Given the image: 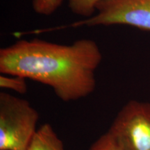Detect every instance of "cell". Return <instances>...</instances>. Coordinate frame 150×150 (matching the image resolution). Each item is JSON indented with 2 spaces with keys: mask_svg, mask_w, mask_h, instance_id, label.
Masks as SVG:
<instances>
[{
  "mask_svg": "<svg viewBox=\"0 0 150 150\" xmlns=\"http://www.w3.org/2000/svg\"><path fill=\"white\" fill-rule=\"evenodd\" d=\"M27 150H65L63 142L48 123L38 129Z\"/></svg>",
  "mask_w": 150,
  "mask_h": 150,
  "instance_id": "5b68a950",
  "label": "cell"
},
{
  "mask_svg": "<svg viewBox=\"0 0 150 150\" xmlns=\"http://www.w3.org/2000/svg\"><path fill=\"white\" fill-rule=\"evenodd\" d=\"M102 60L99 45L91 39L71 45L20 40L0 50V72L50 86L62 101L71 102L93 93L95 71Z\"/></svg>",
  "mask_w": 150,
  "mask_h": 150,
  "instance_id": "6da1fadb",
  "label": "cell"
},
{
  "mask_svg": "<svg viewBox=\"0 0 150 150\" xmlns=\"http://www.w3.org/2000/svg\"><path fill=\"white\" fill-rule=\"evenodd\" d=\"M26 79V78L18 75H1L0 87L4 89L11 90L20 94H25L28 89Z\"/></svg>",
  "mask_w": 150,
  "mask_h": 150,
  "instance_id": "52a82bcc",
  "label": "cell"
},
{
  "mask_svg": "<svg viewBox=\"0 0 150 150\" xmlns=\"http://www.w3.org/2000/svg\"><path fill=\"white\" fill-rule=\"evenodd\" d=\"M38 119L27 99L0 93V150H27Z\"/></svg>",
  "mask_w": 150,
  "mask_h": 150,
  "instance_id": "7a4b0ae2",
  "label": "cell"
},
{
  "mask_svg": "<svg viewBox=\"0 0 150 150\" xmlns=\"http://www.w3.org/2000/svg\"><path fill=\"white\" fill-rule=\"evenodd\" d=\"M89 150H124L110 133L103 134L91 145Z\"/></svg>",
  "mask_w": 150,
  "mask_h": 150,
  "instance_id": "9c48e42d",
  "label": "cell"
},
{
  "mask_svg": "<svg viewBox=\"0 0 150 150\" xmlns=\"http://www.w3.org/2000/svg\"><path fill=\"white\" fill-rule=\"evenodd\" d=\"M108 131L124 150H150V103L129 101Z\"/></svg>",
  "mask_w": 150,
  "mask_h": 150,
  "instance_id": "3957f363",
  "label": "cell"
},
{
  "mask_svg": "<svg viewBox=\"0 0 150 150\" xmlns=\"http://www.w3.org/2000/svg\"><path fill=\"white\" fill-rule=\"evenodd\" d=\"M63 0H32L33 11L41 16H50L55 13Z\"/></svg>",
  "mask_w": 150,
  "mask_h": 150,
  "instance_id": "ba28073f",
  "label": "cell"
},
{
  "mask_svg": "<svg viewBox=\"0 0 150 150\" xmlns=\"http://www.w3.org/2000/svg\"><path fill=\"white\" fill-rule=\"evenodd\" d=\"M97 13L66 26L79 27L124 24L150 31V0H100Z\"/></svg>",
  "mask_w": 150,
  "mask_h": 150,
  "instance_id": "277c9868",
  "label": "cell"
},
{
  "mask_svg": "<svg viewBox=\"0 0 150 150\" xmlns=\"http://www.w3.org/2000/svg\"><path fill=\"white\" fill-rule=\"evenodd\" d=\"M100 0H68L69 8L77 16L91 18L96 12V5Z\"/></svg>",
  "mask_w": 150,
  "mask_h": 150,
  "instance_id": "8992f818",
  "label": "cell"
}]
</instances>
